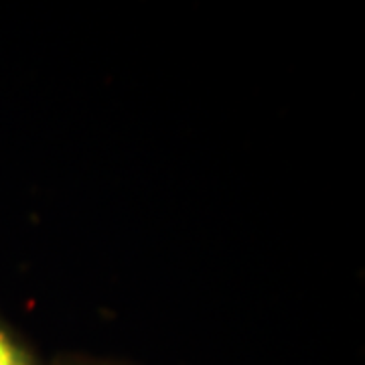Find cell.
I'll return each instance as SVG.
<instances>
[{
	"instance_id": "1",
	"label": "cell",
	"mask_w": 365,
	"mask_h": 365,
	"mask_svg": "<svg viewBox=\"0 0 365 365\" xmlns=\"http://www.w3.org/2000/svg\"><path fill=\"white\" fill-rule=\"evenodd\" d=\"M0 365H39L35 355L0 321Z\"/></svg>"
}]
</instances>
